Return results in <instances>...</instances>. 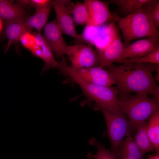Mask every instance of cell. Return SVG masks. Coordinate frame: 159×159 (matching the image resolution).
Masks as SVG:
<instances>
[{"instance_id":"6da1fadb","label":"cell","mask_w":159,"mask_h":159,"mask_svg":"<svg viewBox=\"0 0 159 159\" xmlns=\"http://www.w3.org/2000/svg\"><path fill=\"white\" fill-rule=\"evenodd\" d=\"M155 64L131 62L112 64L106 68L115 80L118 94H150L159 102V87L153 75Z\"/></svg>"},{"instance_id":"7a4b0ae2","label":"cell","mask_w":159,"mask_h":159,"mask_svg":"<svg viewBox=\"0 0 159 159\" xmlns=\"http://www.w3.org/2000/svg\"><path fill=\"white\" fill-rule=\"evenodd\" d=\"M120 109L126 115L131 125L132 131L136 130L159 110V102L145 94H119Z\"/></svg>"},{"instance_id":"3957f363","label":"cell","mask_w":159,"mask_h":159,"mask_svg":"<svg viewBox=\"0 0 159 159\" xmlns=\"http://www.w3.org/2000/svg\"><path fill=\"white\" fill-rule=\"evenodd\" d=\"M117 22L124 37V48L138 38L155 37L159 39L158 30L141 7L131 14L120 17Z\"/></svg>"},{"instance_id":"277c9868","label":"cell","mask_w":159,"mask_h":159,"mask_svg":"<svg viewBox=\"0 0 159 159\" xmlns=\"http://www.w3.org/2000/svg\"><path fill=\"white\" fill-rule=\"evenodd\" d=\"M80 87L87 98L95 102L100 110L103 109L112 113L122 112L118 98L119 94L116 87L107 86L90 83L74 75L67 73Z\"/></svg>"},{"instance_id":"5b68a950","label":"cell","mask_w":159,"mask_h":159,"mask_svg":"<svg viewBox=\"0 0 159 159\" xmlns=\"http://www.w3.org/2000/svg\"><path fill=\"white\" fill-rule=\"evenodd\" d=\"M100 110L105 121L111 151L116 155L123 139L131 135L132 131L131 125L126 115L122 112L114 113L103 109Z\"/></svg>"},{"instance_id":"8992f818","label":"cell","mask_w":159,"mask_h":159,"mask_svg":"<svg viewBox=\"0 0 159 159\" xmlns=\"http://www.w3.org/2000/svg\"><path fill=\"white\" fill-rule=\"evenodd\" d=\"M59 63L58 68L65 74L70 73L88 82L100 85L111 86L116 84L115 80L107 70L99 67L88 68L75 69L67 64L64 57Z\"/></svg>"},{"instance_id":"52a82bcc","label":"cell","mask_w":159,"mask_h":159,"mask_svg":"<svg viewBox=\"0 0 159 159\" xmlns=\"http://www.w3.org/2000/svg\"><path fill=\"white\" fill-rule=\"evenodd\" d=\"M110 38L108 44L102 48H98L97 52L98 56L99 67H107L119 58L124 48L123 44L118 30L114 23L110 24L107 29Z\"/></svg>"},{"instance_id":"ba28073f","label":"cell","mask_w":159,"mask_h":159,"mask_svg":"<svg viewBox=\"0 0 159 159\" xmlns=\"http://www.w3.org/2000/svg\"><path fill=\"white\" fill-rule=\"evenodd\" d=\"M66 55L71 62V67L74 69L88 68L100 65L97 52L90 44L69 45Z\"/></svg>"},{"instance_id":"9c48e42d","label":"cell","mask_w":159,"mask_h":159,"mask_svg":"<svg viewBox=\"0 0 159 159\" xmlns=\"http://www.w3.org/2000/svg\"><path fill=\"white\" fill-rule=\"evenodd\" d=\"M52 5L56 13L57 24L62 34L85 42L82 35L77 33L72 13L65 5L64 0L52 1Z\"/></svg>"},{"instance_id":"30bf717a","label":"cell","mask_w":159,"mask_h":159,"mask_svg":"<svg viewBox=\"0 0 159 159\" xmlns=\"http://www.w3.org/2000/svg\"><path fill=\"white\" fill-rule=\"evenodd\" d=\"M84 3L87 9L92 26H100L112 20L117 21L120 17L112 13L107 2L99 0H85Z\"/></svg>"},{"instance_id":"8fae6325","label":"cell","mask_w":159,"mask_h":159,"mask_svg":"<svg viewBox=\"0 0 159 159\" xmlns=\"http://www.w3.org/2000/svg\"><path fill=\"white\" fill-rule=\"evenodd\" d=\"M159 46V39L156 37H147L138 40L123 48L117 62L124 59L145 56L153 52Z\"/></svg>"},{"instance_id":"7c38bea8","label":"cell","mask_w":159,"mask_h":159,"mask_svg":"<svg viewBox=\"0 0 159 159\" xmlns=\"http://www.w3.org/2000/svg\"><path fill=\"white\" fill-rule=\"evenodd\" d=\"M62 34L54 19L46 24L42 36L51 50L63 57L66 55L69 45L65 41Z\"/></svg>"},{"instance_id":"4fadbf2b","label":"cell","mask_w":159,"mask_h":159,"mask_svg":"<svg viewBox=\"0 0 159 159\" xmlns=\"http://www.w3.org/2000/svg\"><path fill=\"white\" fill-rule=\"evenodd\" d=\"M25 20H19L6 23L4 32L8 42L5 47V52H7L13 45L19 41L24 34L32 32V28L27 24Z\"/></svg>"},{"instance_id":"5bb4252c","label":"cell","mask_w":159,"mask_h":159,"mask_svg":"<svg viewBox=\"0 0 159 159\" xmlns=\"http://www.w3.org/2000/svg\"><path fill=\"white\" fill-rule=\"evenodd\" d=\"M25 11L21 5L12 4L10 1L0 0V18L6 23L25 20Z\"/></svg>"},{"instance_id":"9a60e30c","label":"cell","mask_w":159,"mask_h":159,"mask_svg":"<svg viewBox=\"0 0 159 159\" xmlns=\"http://www.w3.org/2000/svg\"><path fill=\"white\" fill-rule=\"evenodd\" d=\"M117 158L127 159H143L144 154L140 151L131 135L122 140L116 153Z\"/></svg>"},{"instance_id":"2e32d148","label":"cell","mask_w":159,"mask_h":159,"mask_svg":"<svg viewBox=\"0 0 159 159\" xmlns=\"http://www.w3.org/2000/svg\"><path fill=\"white\" fill-rule=\"evenodd\" d=\"M52 7V1L47 5L35 9L36 11L34 14L25 19L26 23L32 28L35 29L37 32L40 33L47 23Z\"/></svg>"},{"instance_id":"e0dca14e","label":"cell","mask_w":159,"mask_h":159,"mask_svg":"<svg viewBox=\"0 0 159 159\" xmlns=\"http://www.w3.org/2000/svg\"><path fill=\"white\" fill-rule=\"evenodd\" d=\"M36 44L41 47L42 51V59L45 63V69L58 68L59 63L55 60L53 54L42 35L38 32H33Z\"/></svg>"},{"instance_id":"ac0fdd59","label":"cell","mask_w":159,"mask_h":159,"mask_svg":"<svg viewBox=\"0 0 159 159\" xmlns=\"http://www.w3.org/2000/svg\"><path fill=\"white\" fill-rule=\"evenodd\" d=\"M146 121L137 128V133L134 138V140L141 153L143 154L154 150V146L148 135Z\"/></svg>"},{"instance_id":"d6986e66","label":"cell","mask_w":159,"mask_h":159,"mask_svg":"<svg viewBox=\"0 0 159 159\" xmlns=\"http://www.w3.org/2000/svg\"><path fill=\"white\" fill-rule=\"evenodd\" d=\"M147 132L157 154L159 152V110L149 118L146 127Z\"/></svg>"},{"instance_id":"ffe728a7","label":"cell","mask_w":159,"mask_h":159,"mask_svg":"<svg viewBox=\"0 0 159 159\" xmlns=\"http://www.w3.org/2000/svg\"><path fill=\"white\" fill-rule=\"evenodd\" d=\"M71 13L75 24L92 26L89 13L84 3L77 1L74 5Z\"/></svg>"},{"instance_id":"44dd1931","label":"cell","mask_w":159,"mask_h":159,"mask_svg":"<svg viewBox=\"0 0 159 159\" xmlns=\"http://www.w3.org/2000/svg\"><path fill=\"white\" fill-rule=\"evenodd\" d=\"M150 0H112L110 3L119 6L127 15L136 11Z\"/></svg>"},{"instance_id":"7402d4cb","label":"cell","mask_w":159,"mask_h":159,"mask_svg":"<svg viewBox=\"0 0 159 159\" xmlns=\"http://www.w3.org/2000/svg\"><path fill=\"white\" fill-rule=\"evenodd\" d=\"M141 8L151 21L154 26L159 28V0H150Z\"/></svg>"},{"instance_id":"603a6c76","label":"cell","mask_w":159,"mask_h":159,"mask_svg":"<svg viewBox=\"0 0 159 159\" xmlns=\"http://www.w3.org/2000/svg\"><path fill=\"white\" fill-rule=\"evenodd\" d=\"M117 62L122 63L136 62L159 64V46L153 52L145 56L137 58L124 59Z\"/></svg>"},{"instance_id":"cb8c5ba5","label":"cell","mask_w":159,"mask_h":159,"mask_svg":"<svg viewBox=\"0 0 159 159\" xmlns=\"http://www.w3.org/2000/svg\"><path fill=\"white\" fill-rule=\"evenodd\" d=\"M91 143L95 146L97 149V153L92 155V159H116L115 154L107 149L103 145L100 144L95 139H92Z\"/></svg>"},{"instance_id":"d4e9b609","label":"cell","mask_w":159,"mask_h":159,"mask_svg":"<svg viewBox=\"0 0 159 159\" xmlns=\"http://www.w3.org/2000/svg\"><path fill=\"white\" fill-rule=\"evenodd\" d=\"M19 41L25 48L29 50L36 44L34 35L30 32L24 34L21 37Z\"/></svg>"},{"instance_id":"484cf974","label":"cell","mask_w":159,"mask_h":159,"mask_svg":"<svg viewBox=\"0 0 159 159\" xmlns=\"http://www.w3.org/2000/svg\"><path fill=\"white\" fill-rule=\"evenodd\" d=\"M52 1L50 0H18L17 1V3L22 6L29 5L35 9L47 5L50 3Z\"/></svg>"},{"instance_id":"4316f807","label":"cell","mask_w":159,"mask_h":159,"mask_svg":"<svg viewBox=\"0 0 159 159\" xmlns=\"http://www.w3.org/2000/svg\"><path fill=\"white\" fill-rule=\"evenodd\" d=\"M30 51L34 55L42 59V49L39 46L36 44Z\"/></svg>"},{"instance_id":"83f0119b","label":"cell","mask_w":159,"mask_h":159,"mask_svg":"<svg viewBox=\"0 0 159 159\" xmlns=\"http://www.w3.org/2000/svg\"><path fill=\"white\" fill-rule=\"evenodd\" d=\"M155 71L157 72L156 75L155 76V79L159 82V64H155Z\"/></svg>"},{"instance_id":"f1b7e54d","label":"cell","mask_w":159,"mask_h":159,"mask_svg":"<svg viewBox=\"0 0 159 159\" xmlns=\"http://www.w3.org/2000/svg\"><path fill=\"white\" fill-rule=\"evenodd\" d=\"M3 27V20L0 18V34L2 32Z\"/></svg>"},{"instance_id":"f546056e","label":"cell","mask_w":159,"mask_h":159,"mask_svg":"<svg viewBox=\"0 0 159 159\" xmlns=\"http://www.w3.org/2000/svg\"><path fill=\"white\" fill-rule=\"evenodd\" d=\"M148 159H151V157H149V158H148Z\"/></svg>"},{"instance_id":"4dcf8cb0","label":"cell","mask_w":159,"mask_h":159,"mask_svg":"<svg viewBox=\"0 0 159 159\" xmlns=\"http://www.w3.org/2000/svg\"><path fill=\"white\" fill-rule=\"evenodd\" d=\"M122 159H126V158H122Z\"/></svg>"}]
</instances>
